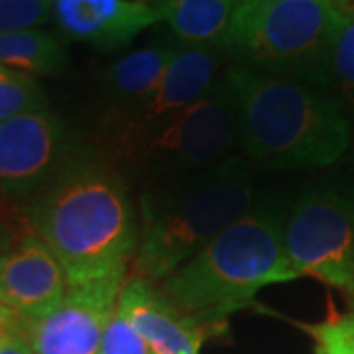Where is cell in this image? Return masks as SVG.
Segmentation results:
<instances>
[{
    "label": "cell",
    "mask_w": 354,
    "mask_h": 354,
    "mask_svg": "<svg viewBox=\"0 0 354 354\" xmlns=\"http://www.w3.org/2000/svg\"><path fill=\"white\" fill-rule=\"evenodd\" d=\"M32 232L62 262L67 286L127 274L138 244V221L127 181L109 160L73 153L34 197Z\"/></svg>",
    "instance_id": "1"
},
{
    "label": "cell",
    "mask_w": 354,
    "mask_h": 354,
    "mask_svg": "<svg viewBox=\"0 0 354 354\" xmlns=\"http://www.w3.org/2000/svg\"><path fill=\"white\" fill-rule=\"evenodd\" d=\"M225 81L236 102L248 158L274 169L325 167L351 142L342 102L309 83L232 65Z\"/></svg>",
    "instance_id": "2"
},
{
    "label": "cell",
    "mask_w": 354,
    "mask_h": 354,
    "mask_svg": "<svg viewBox=\"0 0 354 354\" xmlns=\"http://www.w3.org/2000/svg\"><path fill=\"white\" fill-rule=\"evenodd\" d=\"M252 209L254 177L236 158L146 189L132 258L140 278H167Z\"/></svg>",
    "instance_id": "3"
},
{
    "label": "cell",
    "mask_w": 354,
    "mask_h": 354,
    "mask_svg": "<svg viewBox=\"0 0 354 354\" xmlns=\"http://www.w3.org/2000/svg\"><path fill=\"white\" fill-rule=\"evenodd\" d=\"M297 278L286 256L283 216L254 207L162 279V291L203 325H216L250 304L266 286Z\"/></svg>",
    "instance_id": "4"
},
{
    "label": "cell",
    "mask_w": 354,
    "mask_h": 354,
    "mask_svg": "<svg viewBox=\"0 0 354 354\" xmlns=\"http://www.w3.org/2000/svg\"><path fill=\"white\" fill-rule=\"evenodd\" d=\"M344 12L333 0L241 4L216 46L239 67L325 88L333 41Z\"/></svg>",
    "instance_id": "5"
},
{
    "label": "cell",
    "mask_w": 354,
    "mask_h": 354,
    "mask_svg": "<svg viewBox=\"0 0 354 354\" xmlns=\"http://www.w3.org/2000/svg\"><path fill=\"white\" fill-rule=\"evenodd\" d=\"M239 138V111L225 79L177 113L144 122L114 120L111 128V148L122 164L164 181L227 160Z\"/></svg>",
    "instance_id": "6"
},
{
    "label": "cell",
    "mask_w": 354,
    "mask_h": 354,
    "mask_svg": "<svg viewBox=\"0 0 354 354\" xmlns=\"http://www.w3.org/2000/svg\"><path fill=\"white\" fill-rule=\"evenodd\" d=\"M291 270L351 295L354 291V199L337 191L307 193L283 218Z\"/></svg>",
    "instance_id": "7"
},
{
    "label": "cell",
    "mask_w": 354,
    "mask_h": 354,
    "mask_svg": "<svg viewBox=\"0 0 354 354\" xmlns=\"http://www.w3.org/2000/svg\"><path fill=\"white\" fill-rule=\"evenodd\" d=\"M69 136L50 111L0 122V195L10 201L36 197L69 160Z\"/></svg>",
    "instance_id": "8"
},
{
    "label": "cell",
    "mask_w": 354,
    "mask_h": 354,
    "mask_svg": "<svg viewBox=\"0 0 354 354\" xmlns=\"http://www.w3.org/2000/svg\"><path fill=\"white\" fill-rule=\"evenodd\" d=\"M127 274L67 288L65 297L48 315L26 325L34 354H99Z\"/></svg>",
    "instance_id": "9"
},
{
    "label": "cell",
    "mask_w": 354,
    "mask_h": 354,
    "mask_svg": "<svg viewBox=\"0 0 354 354\" xmlns=\"http://www.w3.org/2000/svg\"><path fill=\"white\" fill-rule=\"evenodd\" d=\"M67 288L64 266L36 234L26 236L0 260V307L24 325L57 307Z\"/></svg>",
    "instance_id": "10"
},
{
    "label": "cell",
    "mask_w": 354,
    "mask_h": 354,
    "mask_svg": "<svg viewBox=\"0 0 354 354\" xmlns=\"http://www.w3.org/2000/svg\"><path fill=\"white\" fill-rule=\"evenodd\" d=\"M51 20L65 38L109 51L162 22L160 12L142 0H51Z\"/></svg>",
    "instance_id": "11"
},
{
    "label": "cell",
    "mask_w": 354,
    "mask_h": 354,
    "mask_svg": "<svg viewBox=\"0 0 354 354\" xmlns=\"http://www.w3.org/2000/svg\"><path fill=\"white\" fill-rule=\"evenodd\" d=\"M118 311L152 354H197L205 341L207 325L179 309L150 279H128L118 297Z\"/></svg>",
    "instance_id": "12"
},
{
    "label": "cell",
    "mask_w": 354,
    "mask_h": 354,
    "mask_svg": "<svg viewBox=\"0 0 354 354\" xmlns=\"http://www.w3.org/2000/svg\"><path fill=\"white\" fill-rule=\"evenodd\" d=\"M223 55L225 50L216 44H179L152 97L136 111L118 114L116 120H153L201 101L218 83Z\"/></svg>",
    "instance_id": "13"
},
{
    "label": "cell",
    "mask_w": 354,
    "mask_h": 354,
    "mask_svg": "<svg viewBox=\"0 0 354 354\" xmlns=\"http://www.w3.org/2000/svg\"><path fill=\"white\" fill-rule=\"evenodd\" d=\"M179 44L174 34L158 36L140 50L122 55L106 69L104 87L120 114L136 111L152 97Z\"/></svg>",
    "instance_id": "14"
},
{
    "label": "cell",
    "mask_w": 354,
    "mask_h": 354,
    "mask_svg": "<svg viewBox=\"0 0 354 354\" xmlns=\"http://www.w3.org/2000/svg\"><path fill=\"white\" fill-rule=\"evenodd\" d=\"M160 12L181 44H218L242 0H142Z\"/></svg>",
    "instance_id": "15"
},
{
    "label": "cell",
    "mask_w": 354,
    "mask_h": 354,
    "mask_svg": "<svg viewBox=\"0 0 354 354\" xmlns=\"http://www.w3.org/2000/svg\"><path fill=\"white\" fill-rule=\"evenodd\" d=\"M67 53L57 36L38 28L0 34V65L30 75H53L64 69Z\"/></svg>",
    "instance_id": "16"
},
{
    "label": "cell",
    "mask_w": 354,
    "mask_h": 354,
    "mask_svg": "<svg viewBox=\"0 0 354 354\" xmlns=\"http://www.w3.org/2000/svg\"><path fill=\"white\" fill-rule=\"evenodd\" d=\"M325 91L354 111V12H344L329 55Z\"/></svg>",
    "instance_id": "17"
},
{
    "label": "cell",
    "mask_w": 354,
    "mask_h": 354,
    "mask_svg": "<svg viewBox=\"0 0 354 354\" xmlns=\"http://www.w3.org/2000/svg\"><path fill=\"white\" fill-rule=\"evenodd\" d=\"M46 93L36 75L0 65V122L26 113L46 111Z\"/></svg>",
    "instance_id": "18"
},
{
    "label": "cell",
    "mask_w": 354,
    "mask_h": 354,
    "mask_svg": "<svg viewBox=\"0 0 354 354\" xmlns=\"http://www.w3.org/2000/svg\"><path fill=\"white\" fill-rule=\"evenodd\" d=\"M51 20V0H0V34L32 30Z\"/></svg>",
    "instance_id": "19"
},
{
    "label": "cell",
    "mask_w": 354,
    "mask_h": 354,
    "mask_svg": "<svg viewBox=\"0 0 354 354\" xmlns=\"http://www.w3.org/2000/svg\"><path fill=\"white\" fill-rule=\"evenodd\" d=\"M307 330L315 339L317 354H354V313L333 317Z\"/></svg>",
    "instance_id": "20"
},
{
    "label": "cell",
    "mask_w": 354,
    "mask_h": 354,
    "mask_svg": "<svg viewBox=\"0 0 354 354\" xmlns=\"http://www.w3.org/2000/svg\"><path fill=\"white\" fill-rule=\"evenodd\" d=\"M99 354H152V351L116 307L113 319L102 335Z\"/></svg>",
    "instance_id": "21"
},
{
    "label": "cell",
    "mask_w": 354,
    "mask_h": 354,
    "mask_svg": "<svg viewBox=\"0 0 354 354\" xmlns=\"http://www.w3.org/2000/svg\"><path fill=\"white\" fill-rule=\"evenodd\" d=\"M30 234L34 232L28 215L22 216L10 205H0V260Z\"/></svg>",
    "instance_id": "22"
},
{
    "label": "cell",
    "mask_w": 354,
    "mask_h": 354,
    "mask_svg": "<svg viewBox=\"0 0 354 354\" xmlns=\"http://www.w3.org/2000/svg\"><path fill=\"white\" fill-rule=\"evenodd\" d=\"M0 354H34L22 323L12 327L10 333L4 337V341L0 342Z\"/></svg>",
    "instance_id": "23"
},
{
    "label": "cell",
    "mask_w": 354,
    "mask_h": 354,
    "mask_svg": "<svg viewBox=\"0 0 354 354\" xmlns=\"http://www.w3.org/2000/svg\"><path fill=\"white\" fill-rule=\"evenodd\" d=\"M16 325H20V321H18V319H14L6 309H2V307H0V342L4 341V337H6V335L10 333V329L16 327ZM22 325H24V323H22Z\"/></svg>",
    "instance_id": "24"
},
{
    "label": "cell",
    "mask_w": 354,
    "mask_h": 354,
    "mask_svg": "<svg viewBox=\"0 0 354 354\" xmlns=\"http://www.w3.org/2000/svg\"><path fill=\"white\" fill-rule=\"evenodd\" d=\"M272 2H278V0H242V4H248V6H262V4H272Z\"/></svg>",
    "instance_id": "25"
},
{
    "label": "cell",
    "mask_w": 354,
    "mask_h": 354,
    "mask_svg": "<svg viewBox=\"0 0 354 354\" xmlns=\"http://www.w3.org/2000/svg\"><path fill=\"white\" fill-rule=\"evenodd\" d=\"M333 2H335V4H339V6H342V8H344L346 4H353L354 0H333Z\"/></svg>",
    "instance_id": "26"
},
{
    "label": "cell",
    "mask_w": 354,
    "mask_h": 354,
    "mask_svg": "<svg viewBox=\"0 0 354 354\" xmlns=\"http://www.w3.org/2000/svg\"><path fill=\"white\" fill-rule=\"evenodd\" d=\"M348 299H351V305H353V309H354V291L348 295Z\"/></svg>",
    "instance_id": "27"
}]
</instances>
